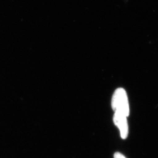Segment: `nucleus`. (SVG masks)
Masks as SVG:
<instances>
[{
	"label": "nucleus",
	"instance_id": "obj_2",
	"mask_svg": "<svg viewBox=\"0 0 158 158\" xmlns=\"http://www.w3.org/2000/svg\"><path fill=\"white\" fill-rule=\"evenodd\" d=\"M127 117L122 113L115 112L113 120L115 125L118 127L120 131V135L122 139H126L128 134V126Z\"/></svg>",
	"mask_w": 158,
	"mask_h": 158
},
{
	"label": "nucleus",
	"instance_id": "obj_3",
	"mask_svg": "<svg viewBox=\"0 0 158 158\" xmlns=\"http://www.w3.org/2000/svg\"><path fill=\"white\" fill-rule=\"evenodd\" d=\"M114 158H127L124 155H123V154H121V153L119 152L115 153L114 154Z\"/></svg>",
	"mask_w": 158,
	"mask_h": 158
},
{
	"label": "nucleus",
	"instance_id": "obj_1",
	"mask_svg": "<svg viewBox=\"0 0 158 158\" xmlns=\"http://www.w3.org/2000/svg\"><path fill=\"white\" fill-rule=\"evenodd\" d=\"M111 106L115 112L122 113L127 117L129 116V104L127 93L124 89L119 88L115 91L112 98Z\"/></svg>",
	"mask_w": 158,
	"mask_h": 158
}]
</instances>
